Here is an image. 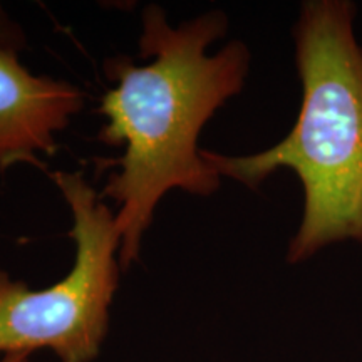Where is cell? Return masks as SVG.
<instances>
[{"label":"cell","instance_id":"6da1fadb","mask_svg":"<svg viewBox=\"0 0 362 362\" xmlns=\"http://www.w3.org/2000/svg\"><path fill=\"white\" fill-rule=\"evenodd\" d=\"M226 27L221 11L171 27L160 6H148L139 37L148 64L138 67L128 57L104 62L112 88L101 99L107 123L99 139L124 146V153L99 198L119 205L121 269L138 260L143 235L170 189L210 197L220 187L221 176L203 160L198 138L216 110L243 89L250 69V51L240 40L206 54Z\"/></svg>","mask_w":362,"mask_h":362},{"label":"cell","instance_id":"5b68a950","mask_svg":"<svg viewBox=\"0 0 362 362\" xmlns=\"http://www.w3.org/2000/svg\"><path fill=\"white\" fill-rule=\"evenodd\" d=\"M0 45L13 51H19L24 45V33L16 22L8 19L2 7H0Z\"/></svg>","mask_w":362,"mask_h":362},{"label":"cell","instance_id":"8992f818","mask_svg":"<svg viewBox=\"0 0 362 362\" xmlns=\"http://www.w3.org/2000/svg\"><path fill=\"white\" fill-rule=\"evenodd\" d=\"M30 354H6L0 362H29Z\"/></svg>","mask_w":362,"mask_h":362},{"label":"cell","instance_id":"277c9868","mask_svg":"<svg viewBox=\"0 0 362 362\" xmlns=\"http://www.w3.org/2000/svg\"><path fill=\"white\" fill-rule=\"evenodd\" d=\"M83 104L76 86L30 74L17 51L0 45V168L13 163L40 165L37 153L56 151V134Z\"/></svg>","mask_w":362,"mask_h":362},{"label":"cell","instance_id":"7a4b0ae2","mask_svg":"<svg viewBox=\"0 0 362 362\" xmlns=\"http://www.w3.org/2000/svg\"><path fill=\"white\" fill-rule=\"evenodd\" d=\"M349 0H309L293 27L302 81L298 117L282 141L262 153L228 156L202 149L220 176L248 188L287 168L304 188V216L287 262L310 259L330 243H362V47Z\"/></svg>","mask_w":362,"mask_h":362},{"label":"cell","instance_id":"3957f363","mask_svg":"<svg viewBox=\"0 0 362 362\" xmlns=\"http://www.w3.org/2000/svg\"><path fill=\"white\" fill-rule=\"evenodd\" d=\"M51 178L72 211L74 265L51 287L33 291L0 269V352L51 349L62 362H90L99 354L119 280L121 233L116 215L81 171Z\"/></svg>","mask_w":362,"mask_h":362}]
</instances>
